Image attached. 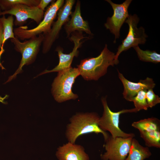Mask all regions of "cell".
<instances>
[{
  "label": "cell",
  "instance_id": "1",
  "mask_svg": "<svg viewBox=\"0 0 160 160\" xmlns=\"http://www.w3.org/2000/svg\"><path fill=\"white\" fill-rule=\"evenodd\" d=\"M100 117L95 112L77 113L69 120L65 131V136L68 142L75 143L80 136L90 133L102 134L105 141L110 136L102 130L98 125Z\"/></svg>",
  "mask_w": 160,
  "mask_h": 160
},
{
  "label": "cell",
  "instance_id": "2",
  "mask_svg": "<svg viewBox=\"0 0 160 160\" xmlns=\"http://www.w3.org/2000/svg\"><path fill=\"white\" fill-rule=\"evenodd\" d=\"M115 55L108 49L105 44L97 56L81 60L77 66L80 75L85 80H97L107 73L109 66L118 64L115 60Z\"/></svg>",
  "mask_w": 160,
  "mask_h": 160
},
{
  "label": "cell",
  "instance_id": "3",
  "mask_svg": "<svg viewBox=\"0 0 160 160\" xmlns=\"http://www.w3.org/2000/svg\"><path fill=\"white\" fill-rule=\"evenodd\" d=\"M64 3L63 0L53 1L45 12L43 19L36 27L30 29L23 26L15 28L13 30L15 36L19 40H24L41 34L45 35L48 33L59 10Z\"/></svg>",
  "mask_w": 160,
  "mask_h": 160
},
{
  "label": "cell",
  "instance_id": "4",
  "mask_svg": "<svg viewBox=\"0 0 160 160\" xmlns=\"http://www.w3.org/2000/svg\"><path fill=\"white\" fill-rule=\"evenodd\" d=\"M80 75L77 68H70L58 72L52 85V92L55 100L62 103L78 97L72 88L76 78Z\"/></svg>",
  "mask_w": 160,
  "mask_h": 160
},
{
  "label": "cell",
  "instance_id": "5",
  "mask_svg": "<svg viewBox=\"0 0 160 160\" xmlns=\"http://www.w3.org/2000/svg\"><path fill=\"white\" fill-rule=\"evenodd\" d=\"M44 39V35L43 34L23 42L20 41L16 37L10 39L14 45L15 49L21 54L22 58L18 69L12 75L9 77L7 82L15 79L17 74L22 72V68L24 65H28L35 61Z\"/></svg>",
  "mask_w": 160,
  "mask_h": 160
},
{
  "label": "cell",
  "instance_id": "6",
  "mask_svg": "<svg viewBox=\"0 0 160 160\" xmlns=\"http://www.w3.org/2000/svg\"><path fill=\"white\" fill-rule=\"evenodd\" d=\"M101 100L103 111L99 121L98 125L100 128L104 131H108L113 138L119 137L134 138L135 136V134L125 132L119 127L120 115L124 113H131V109H123L114 112L108 107L106 97H102Z\"/></svg>",
  "mask_w": 160,
  "mask_h": 160
},
{
  "label": "cell",
  "instance_id": "7",
  "mask_svg": "<svg viewBox=\"0 0 160 160\" xmlns=\"http://www.w3.org/2000/svg\"><path fill=\"white\" fill-rule=\"evenodd\" d=\"M139 20V18L136 14L133 15H129L125 22L128 25L129 31L125 38L118 47L115 55V60L118 63L119 56L122 52L138 46L139 44H144L146 41L148 36L145 33L144 28L142 27H137Z\"/></svg>",
  "mask_w": 160,
  "mask_h": 160
},
{
  "label": "cell",
  "instance_id": "8",
  "mask_svg": "<svg viewBox=\"0 0 160 160\" xmlns=\"http://www.w3.org/2000/svg\"><path fill=\"white\" fill-rule=\"evenodd\" d=\"M74 0H66L57 13V20L53 23L50 32L44 35L42 43V52L45 54L50 49L53 44L58 38L63 25L69 20L72 7L75 3Z\"/></svg>",
  "mask_w": 160,
  "mask_h": 160
},
{
  "label": "cell",
  "instance_id": "9",
  "mask_svg": "<svg viewBox=\"0 0 160 160\" xmlns=\"http://www.w3.org/2000/svg\"><path fill=\"white\" fill-rule=\"evenodd\" d=\"M133 138L113 137L110 135L104 145L105 152L102 160H125L129 153Z\"/></svg>",
  "mask_w": 160,
  "mask_h": 160
},
{
  "label": "cell",
  "instance_id": "10",
  "mask_svg": "<svg viewBox=\"0 0 160 160\" xmlns=\"http://www.w3.org/2000/svg\"><path fill=\"white\" fill-rule=\"evenodd\" d=\"M106 1L111 4L113 13L111 17L107 18L104 26L115 35L113 42L115 43L116 39L120 36V28L129 15L128 9L132 0H126L119 4L113 3L110 0Z\"/></svg>",
  "mask_w": 160,
  "mask_h": 160
},
{
  "label": "cell",
  "instance_id": "11",
  "mask_svg": "<svg viewBox=\"0 0 160 160\" xmlns=\"http://www.w3.org/2000/svg\"><path fill=\"white\" fill-rule=\"evenodd\" d=\"M9 14L16 17L14 21L15 26H22L26 21L31 19L35 21L38 25L44 17V11L37 6L19 4L12 7L10 9L0 12V16Z\"/></svg>",
  "mask_w": 160,
  "mask_h": 160
},
{
  "label": "cell",
  "instance_id": "12",
  "mask_svg": "<svg viewBox=\"0 0 160 160\" xmlns=\"http://www.w3.org/2000/svg\"><path fill=\"white\" fill-rule=\"evenodd\" d=\"M71 36L70 38V40L73 41L74 46L72 51L70 53L67 54L63 52V49L60 47H57L56 49L57 52L59 57L58 64L54 68L51 70H45L40 73L39 75L54 72H59L70 68L74 57H77L79 54L78 49L81 46L82 39L87 37H84L82 34V32H74L71 33Z\"/></svg>",
  "mask_w": 160,
  "mask_h": 160
},
{
  "label": "cell",
  "instance_id": "13",
  "mask_svg": "<svg viewBox=\"0 0 160 160\" xmlns=\"http://www.w3.org/2000/svg\"><path fill=\"white\" fill-rule=\"evenodd\" d=\"M118 72L119 78L123 86V97L128 101L132 102L134 98L140 91L153 89L156 85L151 78L147 77L144 80H140L137 82H134L127 79L118 70Z\"/></svg>",
  "mask_w": 160,
  "mask_h": 160
},
{
  "label": "cell",
  "instance_id": "14",
  "mask_svg": "<svg viewBox=\"0 0 160 160\" xmlns=\"http://www.w3.org/2000/svg\"><path fill=\"white\" fill-rule=\"evenodd\" d=\"M56 155L59 160H89L82 146L69 142L60 146Z\"/></svg>",
  "mask_w": 160,
  "mask_h": 160
},
{
  "label": "cell",
  "instance_id": "15",
  "mask_svg": "<svg viewBox=\"0 0 160 160\" xmlns=\"http://www.w3.org/2000/svg\"><path fill=\"white\" fill-rule=\"evenodd\" d=\"M70 19L65 24L64 28L67 36L75 31L84 32L89 35H92L88 23L82 17L81 11L80 1H78L76 2L75 10L72 12Z\"/></svg>",
  "mask_w": 160,
  "mask_h": 160
},
{
  "label": "cell",
  "instance_id": "16",
  "mask_svg": "<svg viewBox=\"0 0 160 160\" xmlns=\"http://www.w3.org/2000/svg\"><path fill=\"white\" fill-rule=\"evenodd\" d=\"M151 155L148 147L143 146L133 138L129 153L125 160H144Z\"/></svg>",
  "mask_w": 160,
  "mask_h": 160
},
{
  "label": "cell",
  "instance_id": "17",
  "mask_svg": "<svg viewBox=\"0 0 160 160\" xmlns=\"http://www.w3.org/2000/svg\"><path fill=\"white\" fill-rule=\"evenodd\" d=\"M132 126L139 132L160 130V121L156 118H149L134 122Z\"/></svg>",
  "mask_w": 160,
  "mask_h": 160
},
{
  "label": "cell",
  "instance_id": "18",
  "mask_svg": "<svg viewBox=\"0 0 160 160\" xmlns=\"http://www.w3.org/2000/svg\"><path fill=\"white\" fill-rule=\"evenodd\" d=\"M140 137L148 147L160 148V130L150 132L140 131Z\"/></svg>",
  "mask_w": 160,
  "mask_h": 160
},
{
  "label": "cell",
  "instance_id": "19",
  "mask_svg": "<svg viewBox=\"0 0 160 160\" xmlns=\"http://www.w3.org/2000/svg\"><path fill=\"white\" fill-rule=\"evenodd\" d=\"M3 26V46L6 41L9 39H14L15 37L13 30L14 19L13 16L10 15L7 18L5 15L0 18Z\"/></svg>",
  "mask_w": 160,
  "mask_h": 160
},
{
  "label": "cell",
  "instance_id": "20",
  "mask_svg": "<svg viewBox=\"0 0 160 160\" xmlns=\"http://www.w3.org/2000/svg\"><path fill=\"white\" fill-rule=\"evenodd\" d=\"M137 52L139 59L143 61L158 63L160 62V55L155 51L143 50L138 46L133 47Z\"/></svg>",
  "mask_w": 160,
  "mask_h": 160
},
{
  "label": "cell",
  "instance_id": "21",
  "mask_svg": "<svg viewBox=\"0 0 160 160\" xmlns=\"http://www.w3.org/2000/svg\"><path fill=\"white\" fill-rule=\"evenodd\" d=\"M40 1V0H0V8L3 11H7L19 4L37 6Z\"/></svg>",
  "mask_w": 160,
  "mask_h": 160
},
{
  "label": "cell",
  "instance_id": "22",
  "mask_svg": "<svg viewBox=\"0 0 160 160\" xmlns=\"http://www.w3.org/2000/svg\"><path fill=\"white\" fill-rule=\"evenodd\" d=\"M146 90H142L139 92L134 98L132 102L135 108L131 109L132 113L137 112L141 110H146L148 108L145 95Z\"/></svg>",
  "mask_w": 160,
  "mask_h": 160
},
{
  "label": "cell",
  "instance_id": "23",
  "mask_svg": "<svg viewBox=\"0 0 160 160\" xmlns=\"http://www.w3.org/2000/svg\"><path fill=\"white\" fill-rule=\"evenodd\" d=\"M145 97L148 108H151L160 103V98L154 93L153 89L146 91Z\"/></svg>",
  "mask_w": 160,
  "mask_h": 160
},
{
  "label": "cell",
  "instance_id": "24",
  "mask_svg": "<svg viewBox=\"0 0 160 160\" xmlns=\"http://www.w3.org/2000/svg\"><path fill=\"white\" fill-rule=\"evenodd\" d=\"M3 29L2 23L0 20V58L1 54L4 51L3 43ZM1 64L0 63V66Z\"/></svg>",
  "mask_w": 160,
  "mask_h": 160
},
{
  "label": "cell",
  "instance_id": "25",
  "mask_svg": "<svg viewBox=\"0 0 160 160\" xmlns=\"http://www.w3.org/2000/svg\"><path fill=\"white\" fill-rule=\"evenodd\" d=\"M53 1V0H40L37 7L39 9L44 11L48 5Z\"/></svg>",
  "mask_w": 160,
  "mask_h": 160
},
{
  "label": "cell",
  "instance_id": "26",
  "mask_svg": "<svg viewBox=\"0 0 160 160\" xmlns=\"http://www.w3.org/2000/svg\"><path fill=\"white\" fill-rule=\"evenodd\" d=\"M8 96V95H6L4 96V97H0V102H1L4 103H5L4 102V100L5 99H6L7 97Z\"/></svg>",
  "mask_w": 160,
  "mask_h": 160
},
{
  "label": "cell",
  "instance_id": "27",
  "mask_svg": "<svg viewBox=\"0 0 160 160\" xmlns=\"http://www.w3.org/2000/svg\"><path fill=\"white\" fill-rule=\"evenodd\" d=\"M1 9L0 8V12H1Z\"/></svg>",
  "mask_w": 160,
  "mask_h": 160
}]
</instances>
